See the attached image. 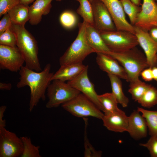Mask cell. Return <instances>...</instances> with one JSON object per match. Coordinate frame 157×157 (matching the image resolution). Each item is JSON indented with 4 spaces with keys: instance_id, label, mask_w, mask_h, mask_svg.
<instances>
[{
    "instance_id": "83f0119b",
    "label": "cell",
    "mask_w": 157,
    "mask_h": 157,
    "mask_svg": "<svg viewBox=\"0 0 157 157\" xmlns=\"http://www.w3.org/2000/svg\"><path fill=\"white\" fill-rule=\"evenodd\" d=\"M23 144V150L21 157H41L40 153V147L35 146L31 142L30 138L27 136L21 137Z\"/></svg>"
},
{
    "instance_id": "8992f818",
    "label": "cell",
    "mask_w": 157,
    "mask_h": 157,
    "mask_svg": "<svg viewBox=\"0 0 157 157\" xmlns=\"http://www.w3.org/2000/svg\"><path fill=\"white\" fill-rule=\"evenodd\" d=\"M52 81L47 90L48 98L46 105L47 108L57 107L71 100L81 93L65 81L58 80Z\"/></svg>"
},
{
    "instance_id": "30bf717a",
    "label": "cell",
    "mask_w": 157,
    "mask_h": 157,
    "mask_svg": "<svg viewBox=\"0 0 157 157\" xmlns=\"http://www.w3.org/2000/svg\"><path fill=\"white\" fill-rule=\"evenodd\" d=\"M94 26L100 33L117 30L111 16L104 3L100 0L91 3Z\"/></svg>"
},
{
    "instance_id": "d4e9b609",
    "label": "cell",
    "mask_w": 157,
    "mask_h": 157,
    "mask_svg": "<svg viewBox=\"0 0 157 157\" xmlns=\"http://www.w3.org/2000/svg\"><path fill=\"white\" fill-rule=\"evenodd\" d=\"M151 85L142 81L139 78L130 82L128 92L135 101L141 98Z\"/></svg>"
},
{
    "instance_id": "f546056e",
    "label": "cell",
    "mask_w": 157,
    "mask_h": 157,
    "mask_svg": "<svg viewBox=\"0 0 157 157\" xmlns=\"http://www.w3.org/2000/svg\"><path fill=\"white\" fill-rule=\"evenodd\" d=\"M59 21L62 26L67 29L73 28L76 24L77 19L75 14L72 11L66 10L60 14Z\"/></svg>"
},
{
    "instance_id": "d590c367",
    "label": "cell",
    "mask_w": 157,
    "mask_h": 157,
    "mask_svg": "<svg viewBox=\"0 0 157 157\" xmlns=\"http://www.w3.org/2000/svg\"><path fill=\"white\" fill-rule=\"evenodd\" d=\"M6 108V106L5 105L0 107V127H5L6 126V121L5 119H3V118Z\"/></svg>"
},
{
    "instance_id": "277c9868",
    "label": "cell",
    "mask_w": 157,
    "mask_h": 157,
    "mask_svg": "<svg viewBox=\"0 0 157 157\" xmlns=\"http://www.w3.org/2000/svg\"><path fill=\"white\" fill-rule=\"evenodd\" d=\"M87 23L84 21L78 24L77 36L59 59L60 66L68 64L82 63L89 54L95 53L88 44L85 38Z\"/></svg>"
},
{
    "instance_id": "f35d334b",
    "label": "cell",
    "mask_w": 157,
    "mask_h": 157,
    "mask_svg": "<svg viewBox=\"0 0 157 157\" xmlns=\"http://www.w3.org/2000/svg\"><path fill=\"white\" fill-rule=\"evenodd\" d=\"M152 69L153 79L157 81V67L154 66Z\"/></svg>"
},
{
    "instance_id": "5bb4252c",
    "label": "cell",
    "mask_w": 157,
    "mask_h": 157,
    "mask_svg": "<svg viewBox=\"0 0 157 157\" xmlns=\"http://www.w3.org/2000/svg\"><path fill=\"white\" fill-rule=\"evenodd\" d=\"M139 44L143 49L147 60L149 67L154 66L157 52V42L153 40L149 32L133 26Z\"/></svg>"
},
{
    "instance_id": "9c48e42d",
    "label": "cell",
    "mask_w": 157,
    "mask_h": 157,
    "mask_svg": "<svg viewBox=\"0 0 157 157\" xmlns=\"http://www.w3.org/2000/svg\"><path fill=\"white\" fill-rule=\"evenodd\" d=\"M25 62L23 55L17 46L0 44V68L12 72L20 70Z\"/></svg>"
},
{
    "instance_id": "4dcf8cb0",
    "label": "cell",
    "mask_w": 157,
    "mask_h": 157,
    "mask_svg": "<svg viewBox=\"0 0 157 157\" xmlns=\"http://www.w3.org/2000/svg\"><path fill=\"white\" fill-rule=\"evenodd\" d=\"M17 39L15 33L9 28L0 35V44L15 47L17 46Z\"/></svg>"
},
{
    "instance_id": "5b68a950",
    "label": "cell",
    "mask_w": 157,
    "mask_h": 157,
    "mask_svg": "<svg viewBox=\"0 0 157 157\" xmlns=\"http://www.w3.org/2000/svg\"><path fill=\"white\" fill-rule=\"evenodd\" d=\"M104 42L110 51L123 52L139 44L135 34L126 31L117 30L100 33Z\"/></svg>"
},
{
    "instance_id": "ee69618b",
    "label": "cell",
    "mask_w": 157,
    "mask_h": 157,
    "mask_svg": "<svg viewBox=\"0 0 157 157\" xmlns=\"http://www.w3.org/2000/svg\"><path fill=\"white\" fill-rule=\"evenodd\" d=\"M56 1H62V0H56Z\"/></svg>"
},
{
    "instance_id": "4316f807",
    "label": "cell",
    "mask_w": 157,
    "mask_h": 157,
    "mask_svg": "<svg viewBox=\"0 0 157 157\" xmlns=\"http://www.w3.org/2000/svg\"><path fill=\"white\" fill-rule=\"evenodd\" d=\"M138 102L142 107L149 108L157 104V89L150 85Z\"/></svg>"
},
{
    "instance_id": "c3c4849f",
    "label": "cell",
    "mask_w": 157,
    "mask_h": 157,
    "mask_svg": "<svg viewBox=\"0 0 157 157\" xmlns=\"http://www.w3.org/2000/svg\"></svg>"
},
{
    "instance_id": "44dd1931",
    "label": "cell",
    "mask_w": 157,
    "mask_h": 157,
    "mask_svg": "<svg viewBox=\"0 0 157 157\" xmlns=\"http://www.w3.org/2000/svg\"><path fill=\"white\" fill-rule=\"evenodd\" d=\"M29 7L19 3L10 10L8 13L12 23L24 26L29 20Z\"/></svg>"
},
{
    "instance_id": "bcb514c9",
    "label": "cell",
    "mask_w": 157,
    "mask_h": 157,
    "mask_svg": "<svg viewBox=\"0 0 157 157\" xmlns=\"http://www.w3.org/2000/svg\"><path fill=\"white\" fill-rule=\"evenodd\" d=\"M156 1L157 3V0H155Z\"/></svg>"
},
{
    "instance_id": "e0dca14e",
    "label": "cell",
    "mask_w": 157,
    "mask_h": 157,
    "mask_svg": "<svg viewBox=\"0 0 157 157\" xmlns=\"http://www.w3.org/2000/svg\"><path fill=\"white\" fill-rule=\"evenodd\" d=\"M127 132L135 140H139L147 136L148 130L146 120L137 110L133 111L128 116Z\"/></svg>"
},
{
    "instance_id": "74e56055",
    "label": "cell",
    "mask_w": 157,
    "mask_h": 157,
    "mask_svg": "<svg viewBox=\"0 0 157 157\" xmlns=\"http://www.w3.org/2000/svg\"><path fill=\"white\" fill-rule=\"evenodd\" d=\"M12 87L11 83H0V89L1 90H10Z\"/></svg>"
},
{
    "instance_id": "9a60e30c",
    "label": "cell",
    "mask_w": 157,
    "mask_h": 157,
    "mask_svg": "<svg viewBox=\"0 0 157 157\" xmlns=\"http://www.w3.org/2000/svg\"><path fill=\"white\" fill-rule=\"evenodd\" d=\"M97 54L96 62L102 70L128 82V76L125 70L116 59L107 53H98Z\"/></svg>"
},
{
    "instance_id": "3957f363",
    "label": "cell",
    "mask_w": 157,
    "mask_h": 157,
    "mask_svg": "<svg viewBox=\"0 0 157 157\" xmlns=\"http://www.w3.org/2000/svg\"><path fill=\"white\" fill-rule=\"evenodd\" d=\"M116 59L124 68L128 82L139 78L141 72L149 67L144 53L136 47L120 53L109 51L107 53Z\"/></svg>"
},
{
    "instance_id": "52a82bcc",
    "label": "cell",
    "mask_w": 157,
    "mask_h": 157,
    "mask_svg": "<svg viewBox=\"0 0 157 157\" xmlns=\"http://www.w3.org/2000/svg\"><path fill=\"white\" fill-rule=\"evenodd\" d=\"M61 106L64 110L78 117H92L102 119L104 115L92 101L81 93Z\"/></svg>"
},
{
    "instance_id": "484cf974",
    "label": "cell",
    "mask_w": 157,
    "mask_h": 157,
    "mask_svg": "<svg viewBox=\"0 0 157 157\" xmlns=\"http://www.w3.org/2000/svg\"><path fill=\"white\" fill-rule=\"evenodd\" d=\"M80 5L76 12L83 19V21L94 26L93 11L91 3L89 0H76Z\"/></svg>"
},
{
    "instance_id": "f6af8a7d",
    "label": "cell",
    "mask_w": 157,
    "mask_h": 157,
    "mask_svg": "<svg viewBox=\"0 0 157 157\" xmlns=\"http://www.w3.org/2000/svg\"><path fill=\"white\" fill-rule=\"evenodd\" d=\"M156 140H157V135L156 136Z\"/></svg>"
},
{
    "instance_id": "d6986e66",
    "label": "cell",
    "mask_w": 157,
    "mask_h": 157,
    "mask_svg": "<svg viewBox=\"0 0 157 157\" xmlns=\"http://www.w3.org/2000/svg\"><path fill=\"white\" fill-rule=\"evenodd\" d=\"M83 63L68 64L60 66L58 70L53 74L51 81L58 80L65 82L72 80L79 75L85 68Z\"/></svg>"
},
{
    "instance_id": "8fae6325",
    "label": "cell",
    "mask_w": 157,
    "mask_h": 157,
    "mask_svg": "<svg viewBox=\"0 0 157 157\" xmlns=\"http://www.w3.org/2000/svg\"><path fill=\"white\" fill-rule=\"evenodd\" d=\"M88 67V66L86 65L85 68L79 75L73 79L68 81L67 83L81 92L104 112V108L99 101L94 85L89 79Z\"/></svg>"
},
{
    "instance_id": "8d00e7d4",
    "label": "cell",
    "mask_w": 157,
    "mask_h": 157,
    "mask_svg": "<svg viewBox=\"0 0 157 157\" xmlns=\"http://www.w3.org/2000/svg\"><path fill=\"white\" fill-rule=\"evenodd\" d=\"M149 35L151 38L157 42V26H153L149 31Z\"/></svg>"
},
{
    "instance_id": "ab89813d",
    "label": "cell",
    "mask_w": 157,
    "mask_h": 157,
    "mask_svg": "<svg viewBox=\"0 0 157 157\" xmlns=\"http://www.w3.org/2000/svg\"><path fill=\"white\" fill-rule=\"evenodd\" d=\"M35 0H20L19 3L28 6V5L33 2Z\"/></svg>"
},
{
    "instance_id": "60d3db41",
    "label": "cell",
    "mask_w": 157,
    "mask_h": 157,
    "mask_svg": "<svg viewBox=\"0 0 157 157\" xmlns=\"http://www.w3.org/2000/svg\"><path fill=\"white\" fill-rule=\"evenodd\" d=\"M133 3L139 6L141 4V0H130Z\"/></svg>"
},
{
    "instance_id": "e575fe53",
    "label": "cell",
    "mask_w": 157,
    "mask_h": 157,
    "mask_svg": "<svg viewBox=\"0 0 157 157\" xmlns=\"http://www.w3.org/2000/svg\"><path fill=\"white\" fill-rule=\"evenodd\" d=\"M140 75L145 81H150L153 79L151 67H149L144 69L141 73Z\"/></svg>"
},
{
    "instance_id": "ba28073f",
    "label": "cell",
    "mask_w": 157,
    "mask_h": 157,
    "mask_svg": "<svg viewBox=\"0 0 157 157\" xmlns=\"http://www.w3.org/2000/svg\"><path fill=\"white\" fill-rule=\"evenodd\" d=\"M23 148L21 137L5 127H0V157H20Z\"/></svg>"
},
{
    "instance_id": "7bdbcfd3",
    "label": "cell",
    "mask_w": 157,
    "mask_h": 157,
    "mask_svg": "<svg viewBox=\"0 0 157 157\" xmlns=\"http://www.w3.org/2000/svg\"><path fill=\"white\" fill-rule=\"evenodd\" d=\"M89 0V1H90V3H91L92 2V1H93V0Z\"/></svg>"
},
{
    "instance_id": "b9f144b4",
    "label": "cell",
    "mask_w": 157,
    "mask_h": 157,
    "mask_svg": "<svg viewBox=\"0 0 157 157\" xmlns=\"http://www.w3.org/2000/svg\"><path fill=\"white\" fill-rule=\"evenodd\" d=\"M154 66L157 67V52L156 54V59Z\"/></svg>"
},
{
    "instance_id": "7402d4cb",
    "label": "cell",
    "mask_w": 157,
    "mask_h": 157,
    "mask_svg": "<svg viewBox=\"0 0 157 157\" xmlns=\"http://www.w3.org/2000/svg\"><path fill=\"white\" fill-rule=\"evenodd\" d=\"M109 78L112 92L118 104L123 107L128 106L129 100L124 94L122 88V83L120 78L117 76L110 74H107Z\"/></svg>"
},
{
    "instance_id": "7a4b0ae2",
    "label": "cell",
    "mask_w": 157,
    "mask_h": 157,
    "mask_svg": "<svg viewBox=\"0 0 157 157\" xmlns=\"http://www.w3.org/2000/svg\"><path fill=\"white\" fill-rule=\"evenodd\" d=\"M10 29L16 35L17 46L23 56L25 66L37 72L42 71L38 56L37 42L35 38L24 26L12 23Z\"/></svg>"
},
{
    "instance_id": "cb8c5ba5",
    "label": "cell",
    "mask_w": 157,
    "mask_h": 157,
    "mask_svg": "<svg viewBox=\"0 0 157 157\" xmlns=\"http://www.w3.org/2000/svg\"><path fill=\"white\" fill-rule=\"evenodd\" d=\"M98 98L104 108V114L112 113L119 109L117 106L118 103L112 92L98 95Z\"/></svg>"
},
{
    "instance_id": "7dc6e473",
    "label": "cell",
    "mask_w": 157,
    "mask_h": 157,
    "mask_svg": "<svg viewBox=\"0 0 157 157\" xmlns=\"http://www.w3.org/2000/svg\"><path fill=\"white\" fill-rule=\"evenodd\" d=\"M155 26H157V24H156V25H155Z\"/></svg>"
},
{
    "instance_id": "7c38bea8",
    "label": "cell",
    "mask_w": 157,
    "mask_h": 157,
    "mask_svg": "<svg viewBox=\"0 0 157 157\" xmlns=\"http://www.w3.org/2000/svg\"><path fill=\"white\" fill-rule=\"evenodd\" d=\"M157 24V3L155 0H143L141 9L136 20L135 26L148 32Z\"/></svg>"
},
{
    "instance_id": "d6a6232c",
    "label": "cell",
    "mask_w": 157,
    "mask_h": 157,
    "mask_svg": "<svg viewBox=\"0 0 157 157\" xmlns=\"http://www.w3.org/2000/svg\"><path fill=\"white\" fill-rule=\"evenodd\" d=\"M140 146L146 147L152 157H157V141L155 137L151 136L147 142L140 143Z\"/></svg>"
},
{
    "instance_id": "ac0fdd59",
    "label": "cell",
    "mask_w": 157,
    "mask_h": 157,
    "mask_svg": "<svg viewBox=\"0 0 157 157\" xmlns=\"http://www.w3.org/2000/svg\"><path fill=\"white\" fill-rule=\"evenodd\" d=\"M53 0H35L29 7V22L31 25H36L41 21L42 15L49 13Z\"/></svg>"
},
{
    "instance_id": "6da1fadb",
    "label": "cell",
    "mask_w": 157,
    "mask_h": 157,
    "mask_svg": "<svg viewBox=\"0 0 157 157\" xmlns=\"http://www.w3.org/2000/svg\"><path fill=\"white\" fill-rule=\"evenodd\" d=\"M51 65H46L43 70L37 72L23 66L19 71V81L17 84L18 88L28 86L30 88V98L29 110L31 112L40 100L46 99L45 92L51 81L53 73L50 72Z\"/></svg>"
},
{
    "instance_id": "2e32d148",
    "label": "cell",
    "mask_w": 157,
    "mask_h": 157,
    "mask_svg": "<svg viewBox=\"0 0 157 157\" xmlns=\"http://www.w3.org/2000/svg\"><path fill=\"white\" fill-rule=\"evenodd\" d=\"M102 120L104 126L109 131L119 133L127 131L128 116L119 109L112 113L104 114Z\"/></svg>"
},
{
    "instance_id": "836d02e7",
    "label": "cell",
    "mask_w": 157,
    "mask_h": 157,
    "mask_svg": "<svg viewBox=\"0 0 157 157\" xmlns=\"http://www.w3.org/2000/svg\"><path fill=\"white\" fill-rule=\"evenodd\" d=\"M12 22L8 13L3 15L0 21V35L10 28Z\"/></svg>"
},
{
    "instance_id": "4fadbf2b",
    "label": "cell",
    "mask_w": 157,
    "mask_h": 157,
    "mask_svg": "<svg viewBox=\"0 0 157 157\" xmlns=\"http://www.w3.org/2000/svg\"><path fill=\"white\" fill-rule=\"evenodd\" d=\"M105 5L117 30L125 31L135 34L134 26L127 20L119 0H100Z\"/></svg>"
},
{
    "instance_id": "f1b7e54d",
    "label": "cell",
    "mask_w": 157,
    "mask_h": 157,
    "mask_svg": "<svg viewBox=\"0 0 157 157\" xmlns=\"http://www.w3.org/2000/svg\"><path fill=\"white\" fill-rule=\"evenodd\" d=\"M124 11L128 16L130 24L135 25L137 16L141 9V7L137 6L130 0H120Z\"/></svg>"
},
{
    "instance_id": "1f68e13d",
    "label": "cell",
    "mask_w": 157,
    "mask_h": 157,
    "mask_svg": "<svg viewBox=\"0 0 157 157\" xmlns=\"http://www.w3.org/2000/svg\"><path fill=\"white\" fill-rule=\"evenodd\" d=\"M20 0H0V17L19 3Z\"/></svg>"
},
{
    "instance_id": "603a6c76",
    "label": "cell",
    "mask_w": 157,
    "mask_h": 157,
    "mask_svg": "<svg viewBox=\"0 0 157 157\" xmlns=\"http://www.w3.org/2000/svg\"><path fill=\"white\" fill-rule=\"evenodd\" d=\"M137 110L145 118L150 135L156 137L157 135V111L148 110L139 107Z\"/></svg>"
},
{
    "instance_id": "ffe728a7",
    "label": "cell",
    "mask_w": 157,
    "mask_h": 157,
    "mask_svg": "<svg viewBox=\"0 0 157 157\" xmlns=\"http://www.w3.org/2000/svg\"><path fill=\"white\" fill-rule=\"evenodd\" d=\"M85 38L87 43L95 53H107L110 51L104 42L100 33L94 26L87 23Z\"/></svg>"
}]
</instances>
